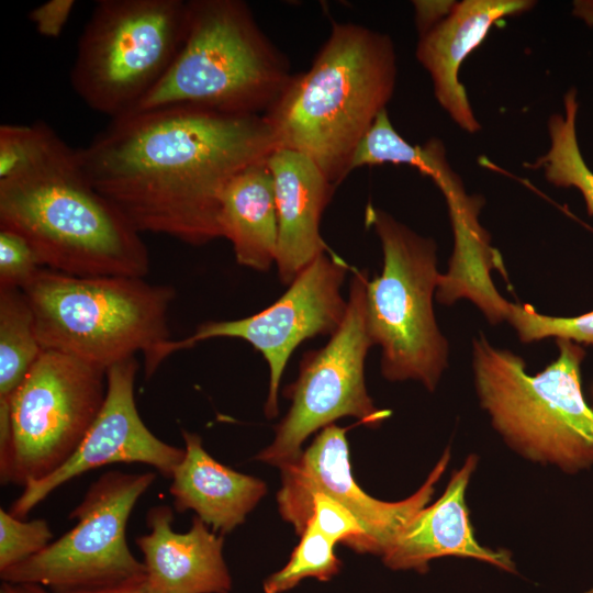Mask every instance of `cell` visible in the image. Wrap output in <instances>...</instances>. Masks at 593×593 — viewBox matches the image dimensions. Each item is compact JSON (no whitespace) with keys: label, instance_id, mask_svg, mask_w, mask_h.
Returning a JSON list of instances; mask_svg holds the SVG:
<instances>
[{"label":"cell","instance_id":"cell-34","mask_svg":"<svg viewBox=\"0 0 593 593\" xmlns=\"http://www.w3.org/2000/svg\"><path fill=\"white\" fill-rule=\"evenodd\" d=\"M0 593H51L41 585L36 584H14L3 582Z\"/></svg>","mask_w":593,"mask_h":593},{"label":"cell","instance_id":"cell-17","mask_svg":"<svg viewBox=\"0 0 593 593\" xmlns=\"http://www.w3.org/2000/svg\"><path fill=\"white\" fill-rule=\"evenodd\" d=\"M278 219L276 266L290 284L318 255L329 251L320 223L336 188L306 155L278 147L267 158Z\"/></svg>","mask_w":593,"mask_h":593},{"label":"cell","instance_id":"cell-7","mask_svg":"<svg viewBox=\"0 0 593 593\" xmlns=\"http://www.w3.org/2000/svg\"><path fill=\"white\" fill-rule=\"evenodd\" d=\"M365 223L383 253L380 276L366 286V317L373 345L381 347V373L389 381L417 380L428 391L448 366V342L433 309L437 245L371 204Z\"/></svg>","mask_w":593,"mask_h":593},{"label":"cell","instance_id":"cell-4","mask_svg":"<svg viewBox=\"0 0 593 593\" xmlns=\"http://www.w3.org/2000/svg\"><path fill=\"white\" fill-rule=\"evenodd\" d=\"M292 76L287 57L261 31L244 1L190 0L186 35L176 58L131 113L192 107L264 115Z\"/></svg>","mask_w":593,"mask_h":593},{"label":"cell","instance_id":"cell-27","mask_svg":"<svg viewBox=\"0 0 593 593\" xmlns=\"http://www.w3.org/2000/svg\"><path fill=\"white\" fill-rule=\"evenodd\" d=\"M507 320L523 343L555 337L593 346V311L572 317L549 316L538 313L529 304L508 302Z\"/></svg>","mask_w":593,"mask_h":593},{"label":"cell","instance_id":"cell-31","mask_svg":"<svg viewBox=\"0 0 593 593\" xmlns=\"http://www.w3.org/2000/svg\"><path fill=\"white\" fill-rule=\"evenodd\" d=\"M74 0H48L29 12V19L37 33L44 37L57 38L67 24L72 9Z\"/></svg>","mask_w":593,"mask_h":593},{"label":"cell","instance_id":"cell-21","mask_svg":"<svg viewBox=\"0 0 593 593\" xmlns=\"http://www.w3.org/2000/svg\"><path fill=\"white\" fill-rule=\"evenodd\" d=\"M448 206L455 236V249L447 275L439 277L437 300L450 304L460 296L471 299L491 323L504 320L507 301L495 290L484 272L489 257L496 250L478 221L482 198L469 195L462 181L441 191Z\"/></svg>","mask_w":593,"mask_h":593},{"label":"cell","instance_id":"cell-29","mask_svg":"<svg viewBox=\"0 0 593 593\" xmlns=\"http://www.w3.org/2000/svg\"><path fill=\"white\" fill-rule=\"evenodd\" d=\"M311 518L335 544L342 542L358 553H369L367 534L358 519L343 505L325 494L312 499Z\"/></svg>","mask_w":593,"mask_h":593},{"label":"cell","instance_id":"cell-8","mask_svg":"<svg viewBox=\"0 0 593 593\" xmlns=\"http://www.w3.org/2000/svg\"><path fill=\"white\" fill-rule=\"evenodd\" d=\"M187 22L183 0L97 1L70 71L75 92L111 120L130 114L171 66Z\"/></svg>","mask_w":593,"mask_h":593},{"label":"cell","instance_id":"cell-28","mask_svg":"<svg viewBox=\"0 0 593 593\" xmlns=\"http://www.w3.org/2000/svg\"><path fill=\"white\" fill-rule=\"evenodd\" d=\"M53 538L45 519L23 521L0 510V571L43 551Z\"/></svg>","mask_w":593,"mask_h":593},{"label":"cell","instance_id":"cell-18","mask_svg":"<svg viewBox=\"0 0 593 593\" xmlns=\"http://www.w3.org/2000/svg\"><path fill=\"white\" fill-rule=\"evenodd\" d=\"M172 522V507L153 506L146 515L149 533L135 539L152 584L161 593H228L223 536L198 516L186 533L175 532Z\"/></svg>","mask_w":593,"mask_h":593},{"label":"cell","instance_id":"cell-11","mask_svg":"<svg viewBox=\"0 0 593 593\" xmlns=\"http://www.w3.org/2000/svg\"><path fill=\"white\" fill-rule=\"evenodd\" d=\"M367 270L354 269L347 311L328 343L303 355L295 382L284 390L288 414L276 427L273 441L256 459L278 468L302 454L303 441L344 416L378 427L391 412L378 409L365 382V360L373 345L366 317Z\"/></svg>","mask_w":593,"mask_h":593},{"label":"cell","instance_id":"cell-16","mask_svg":"<svg viewBox=\"0 0 593 593\" xmlns=\"http://www.w3.org/2000/svg\"><path fill=\"white\" fill-rule=\"evenodd\" d=\"M535 3L532 0H463L419 36L416 58L432 78L437 102L461 130L468 133L481 130L459 80L462 63L483 43L494 24L505 16L530 10Z\"/></svg>","mask_w":593,"mask_h":593},{"label":"cell","instance_id":"cell-12","mask_svg":"<svg viewBox=\"0 0 593 593\" xmlns=\"http://www.w3.org/2000/svg\"><path fill=\"white\" fill-rule=\"evenodd\" d=\"M348 264L335 253L312 260L271 305L250 316L231 321H208L179 340L169 339L145 362L152 377L159 365L176 351L212 338H238L259 351L269 367V390L265 414L279 412L278 391L283 370L293 350L304 340L333 335L346 315L347 301L340 293Z\"/></svg>","mask_w":593,"mask_h":593},{"label":"cell","instance_id":"cell-20","mask_svg":"<svg viewBox=\"0 0 593 593\" xmlns=\"http://www.w3.org/2000/svg\"><path fill=\"white\" fill-rule=\"evenodd\" d=\"M219 226L239 265L267 271L276 264L278 219L267 158L250 165L227 184L221 199Z\"/></svg>","mask_w":593,"mask_h":593},{"label":"cell","instance_id":"cell-2","mask_svg":"<svg viewBox=\"0 0 593 593\" xmlns=\"http://www.w3.org/2000/svg\"><path fill=\"white\" fill-rule=\"evenodd\" d=\"M395 81L396 54L387 34L334 22L311 67L292 76L264 116L278 147L309 156L337 187Z\"/></svg>","mask_w":593,"mask_h":593},{"label":"cell","instance_id":"cell-22","mask_svg":"<svg viewBox=\"0 0 593 593\" xmlns=\"http://www.w3.org/2000/svg\"><path fill=\"white\" fill-rule=\"evenodd\" d=\"M382 164L414 167L432 178L438 188L457 176L439 139L430 138L424 145L410 144L392 125L387 109L378 114L359 143L350 163V171L362 166Z\"/></svg>","mask_w":593,"mask_h":593},{"label":"cell","instance_id":"cell-33","mask_svg":"<svg viewBox=\"0 0 593 593\" xmlns=\"http://www.w3.org/2000/svg\"><path fill=\"white\" fill-rule=\"evenodd\" d=\"M53 593V592H51ZM67 593H161L148 580L147 575L138 580L123 583L115 586L85 590Z\"/></svg>","mask_w":593,"mask_h":593},{"label":"cell","instance_id":"cell-5","mask_svg":"<svg viewBox=\"0 0 593 593\" xmlns=\"http://www.w3.org/2000/svg\"><path fill=\"white\" fill-rule=\"evenodd\" d=\"M558 357L529 374L519 356L472 340V369L482 409L506 444L523 457L574 473L593 465V409L583 395L585 351L559 338Z\"/></svg>","mask_w":593,"mask_h":593},{"label":"cell","instance_id":"cell-26","mask_svg":"<svg viewBox=\"0 0 593 593\" xmlns=\"http://www.w3.org/2000/svg\"><path fill=\"white\" fill-rule=\"evenodd\" d=\"M300 537L289 562L265 581V593L289 591L305 578L328 581L339 572L340 560L334 552L335 542L317 528L312 518Z\"/></svg>","mask_w":593,"mask_h":593},{"label":"cell","instance_id":"cell-3","mask_svg":"<svg viewBox=\"0 0 593 593\" xmlns=\"http://www.w3.org/2000/svg\"><path fill=\"white\" fill-rule=\"evenodd\" d=\"M0 227L22 235L54 271L145 278L149 270L141 233L91 184L69 146L31 172L0 181Z\"/></svg>","mask_w":593,"mask_h":593},{"label":"cell","instance_id":"cell-9","mask_svg":"<svg viewBox=\"0 0 593 593\" xmlns=\"http://www.w3.org/2000/svg\"><path fill=\"white\" fill-rule=\"evenodd\" d=\"M156 479L154 472L109 471L70 512L77 523L40 553L0 571L3 582L36 584L53 593L115 586L144 578L126 540L130 515Z\"/></svg>","mask_w":593,"mask_h":593},{"label":"cell","instance_id":"cell-10","mask_svg":"<svg viewBox=\"0 0 593 593\" xmlns=\"http://www.w3.org/2000/svg\"><path fill=\"white\" fill-rule=\"evenodd\" d=\"M107 370L43 349L9 399L12 447L1 484L25 486L64 465L99 414Z\"/></svg>","mask_w":593,"mask_h":593},{"label":"cell","instance_id":"cell-13","mask_svg":"<svg viewBox=\"0 0 593 593\" xmlns=\"http://www.w3.org/2000/svg\"><path fill=\"white\" fill-rule=\"evenodd\" d=\"M347 428L324 427L310 447L280 467L278 511L301 536L312 515V499L322 493L347 508L365 529L369 553L382 556L403 526L432 499L449 459L445 450L422 486L407 499L385 502L370 496L355 481L349 461Z\"/></svg>","mask_w":593,"mask_h":593},{"label":"cell","instance_id":"cell-30","mask_svg":"<svg viewBox=\"0 0 593 593\" xmlns=\"http://www.w3.org/2000/svg\"><path fill=\"white\" fill-rule=\"evenodd\" d=\"M44 268L32 245L14 231L0 227V289H23Z\"/></svg>","mask_w":593,"mask_h":593},{"label":"cell","instance_id":"cell-15","mask_svg":"<svg viewBox=\"0 0 593 593\" xmlns=\"http://www.w3.org/2000/svg\"><path fill=\"white\" fill-rule=\"evenodd\" d=\"M477 465L478 457L468 456L452 472L440 497L403 526L381 556L388 568L425 573L432 560L452 556L486 562L506 572L516 571L510 551L483 547L474 537L466 492Z\"/></svg>","mask_w":593,"mask_h":593},{"label":"cell","instance_id":"cell-1","mask_svg":"<svg viewBox=\"0 0 593 593\" xmlns=\"http://www.w3.org/2000/svg\"><path fill=\"white\" fill-rule=\"evenodd\" d=\"M276 148L264 115L167 107L111 120L77 157L136 231L203 245L221 237L227 184Z\"/></svg>","mask_w":593,"mask_h":593},{"label":"cell","instance_id":"cell-25","mask_svg":"<svg viewBox=\"0 0 593 593\" xmlns=\"http://www.w3.org/2000/svg\"><path fill=\"white\" fill-rule=\"evenodd\" d=\"M68 145L47 124L0 126V181L24 176L42 166Z\"/></svg>","mask_w":593,"mask_h":593},{"label":"cell","instance_id":"cell-35","mask_svg":"<svg viewBox=\"0 0 593 593\" xmlns=\"http://www.w3.org/2000/svg\"><path fill=\"white\" fill-rule=\"evenodd\" d=\"M584 593H593V588Z\"/></svg>","mask_w":593,"mask_h":593},{"label":"cell","instance_id":"cell-23","mask_svg":"<svg viewBox=\"0 0 593 593\" xmlns=\"http://www.w3.org/2000/svg\"><path fill=\"white\" fill-rule=\"evenodd\" d=\"M563 114L548 120L550 146L529 168H542L546 180L558 188H575L583 197L589 215L593 216V171L586 165L577 136L579 102L571 88L563 97Z\"/></svg>","mask_w":593,"mask_h":593},{"label":"cell","instance_id":"cell-19","mask_svg":"<svg viewBox=\"0 0 593 593\" xmlns=\"http://www.w3.org/2000/svg\"><path fill=\"white\" fill-rule=\"evenodd\" d=\"M184 456L171 475L169 492L177 512L193 511L221 535L245 522L267 492L266 483L237 472L209 455L198 434L182 430Z\"/></svg>","mask_w":593,"mask_h":593},{"label":"cell","instance_id":"cell-24","mask_svg":"<svg viewBox=\"0 0 593 593\" xmlns=\"http://www.w3.org/2000/svg\"><path fill=\"white\" fill-rule=\"evenodd\" d=\"M43 351L21 289H0V399H10Z\"/></svg>","mask_w":593,"mask_h":593},{"label":"cell","instance_id":"cell-32","mask_svg":"<svg viewBox=\"0 0 593 593\" xmlns=\"http://www.w3.org/2000/svg\"><path fill=\"white\" fill-rule=\"evenodd\" d=\"M412 3L415 9V24L419 36H422L441 22L452 11L457 2L451 0H415Z\"/></svg>","mask_w":593,"mask_h":593},{"label":"cell","instance_id":"cell-14","mask_svg":"<svg viewBox=\"0 0 593 593\" xmlns=\"http://www.w3.org/2000/svg\"><path fill=\"white\" fill-rule=\"evenodd\" d=\"M135 358L107 370L104 403L81 443L57 470L23 486L10 513L24 518L53 491L90 470L108 465L143 463L171 478L184 456V448L165 443L143 422L135 401Z\"/></svg>","mask_w":593,"mask_h":593},{"label":"cell","instance_id":"cell-6","mask_svg":"<svg viewBox=\"0 0 593 593\" xmlns=\"http://www.w3.org/2000/svg\"><path fill=\"white\" fill-rule=\"evenodd\" d=\"M43 349L108 370L142 353L147 361L170 339L169 284L141 277H80L42 268L22 289Z\"/></svg>","mask_w":593,"mask_h":593}]
</instances>
